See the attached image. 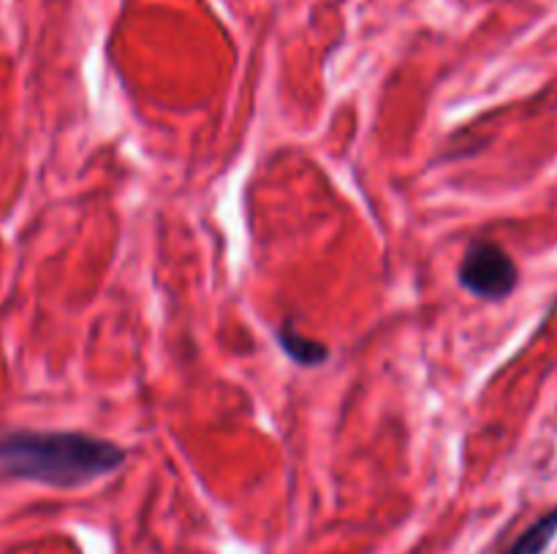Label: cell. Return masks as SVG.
Wrapping results in <instances>:
<instances>
[{"label": "cell", "instance_id": "cell-1", "mask_svg": "<svg viewBox=\"0 0 557 554\" xmlns=\"http://www.w3.org/2000/svg\"><path fill=\"white\" fill-rule=\"evenodd\" d=\"M109 438L71 429H11L0 435V476L52 489H79L125 465Z\"/></svg>", "mask_w": 557, "mask_h": 554}, {"label": "cell", "instance_id": "cell-2", "mask_svg": "<svg viewBox=\"0 0 557 554\" xmlns=\"http://www.w3.org/2000/svg\"><path fill=\"white\" fill-rule=\"evenodd\" d=\"M457 280L476 299L504 302L515 293L517 282H520V269L504 244L490 237H476L471 239L460 266H457Z\"/></svg>", "mask_w": 557, "mask_h": 554}, {"label": "cell", "instance_id": "cell-3", "mask_svg": "<svg viewBox=\"0 0 557 554\" xmlns=\"http://www.w3.org/2000/svg\"><path fill=\"white\" fill-rule=\"evenodd\" d=\"M277 345H281V351L286 353L294 364H299V367L313 369V367H321V364L330 358V348H326V342L302 335L292 318H286L281 326H277Z\"/></svg>", "mask_w": 557, "mask_h": 554}, {"label": "cell", "instance_id": "cell-4", "mask_svg": "<svg viewBox=\"0 0 557 554\" xmlns=\"http://www.w3.org/2000/svg\"><path fill=\"white\" fill-rule=\"evenodd\" d=\"M557 536V505L553 511H547L544 516H539L531 527L520 532L509 546L500 554H547L549 543Z\"/></svg>", "mask_w": 557, "mask_h": 554}]
</instances>
